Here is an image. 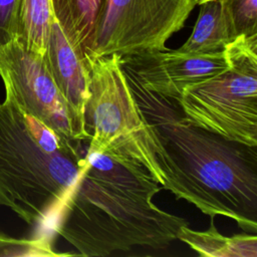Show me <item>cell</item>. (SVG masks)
Wrapping results in <instances>:
<instances>
[{"label":"cell","instance_id":"cell-1","mask_svg":"<svg viewBox=\"0 0 257 257\" xmlns=\"http://www.w3.org/2000/svg\"><path fill=\"white\" fill-rule=\"evenodd\" d=\"M124 72L157 144L163 189L209 217L232 219L243 231L256 233L257 147L193 124L177 99L147 89Z\"/></svg>","mask_w":257,"mask_h":257},{"label":"cell","instance_id":"cell-2","mask_svg":"<svg viewBox=\"0 0 257 257\" xmlns=\"http://www.w3.org/2000/svg\"><path fill=\"white\" fill-rule=\"evenodd\" d=\"M162 189L141 164L87 152L55 230L85 257L167 247L189 223L154 203Z\"/></svg>","mask_w":257,"mask_h":257},{"label":"cell","instance_id":"cell-3","mask_svg":"<svg viewBox=\"0 0 257 257\" xmlns=\"http://www.w3.org/2000/svg\"><path fill=\"white\" fill-rule=\"evenodd\" d=\"M72 144L5 97L0 102V205L29 225L44 223L61 209L83 160Z\"/></svg>","mask_w":257,"mask_h":257},{"label":"cell","instance_id":"cell-4","mask_svg":"<svg viewBox=\"0 0 257 257\" xmlns=\"http://www.w3.org/2000/svg\"><path fill=\"white\" fill-rule=\"evenodd\" d=\"M88 98L84 107L87 152L102 153L141 164L163 187L165 175L158 148L127 81L120 55H85Z\"/></svg>","mask_w":257,"mask_h":257},{"label":"cell","instance_id":"cell-5","mask_svg":"<svg viewBox=\"0 0 257 257\" xmlns=\"http://www.w3.org/2000/svg\"><path fill=\"white\" fill-rule=\"evenodd\" d=\"M229 66L187 85L177 99L195 125L257 147V35H240L224 48Z\"/></svg>","mask_w":257,"mask_h":257},{"label":"cell","instance_id":"cell-6","mask_svg":"<svg viewBox=\"0 0 257 257\" xmlns=\"http://www.w3.org/2000/svg\"><path fill=\"white\" fill-rule=\"evenodd\" d=\"M195 6L194 0H104L87 55L166 50Z\"/></svg>","mask_w":257,"mask_h":257},{"label":"cell","instance_id":"cell-7","mask_svg":"<svg viewBox=\"0 0 257 257\" xmlns=\"http://www.w3.org/2000/svg\"><path fill=\"white\" fill-rule=\"evenodd\" d=\"M0 76L6 97L22 110L70 142L87 141L52 79L43 56L25 49L16 39L0 47Z\"/></svg>","mask_w":257,"mask_h":257},{"label":"cell","instance_id":"cell-8","mask_svg":"<svg viewBox=\"0 0 257 257\" xmlns=\"http://www.w3.org/2000/svg\"><path fill=\"white\" fill-rule=\"evenodd\" d=\"M120 62L147 89L175 99L181 96L187 85L212 77L229 66L224 50L188 54L167 48L120 55Z\"/></svg>","mask_w":257,"mask_h":257},{"label":"cell","instance_id":"cell-9","mask_svg":"<svg viewBox=\"0 0 257 257\" xmlns=\"http://www.w3.org/2000/svg\"><path fill=\"white\" fill-rule=\"evenodd\" d=\"M43 59L79 130L88 142V135L84 128V107L89 93L86 56L83 50L67 36L55 18Z\"/></svg>","mask_w":257,"mask_h":257},{"label":"cell","instance_id":"cell-10","mask_svg":"<svg viewBox=\"0 0 257 257\" xmlns=\"http://www.w3.org/2000/svg\"><path fill=\"white\" fill-rule=\"evenodd\" d=\"M178 239L186 243L200 256L208 257H256L257 237L255 233H242L234 236L222 235L211 217L210 227L196 231L188 225L180 228Z\"/></svg>","mask_w":257,"mask_h":257},{"label":"cell","instance_id":"cell-11","mask_svg":"<svg viewBox=\"0 0 257 257\" xmlns=\"http://www.w3.org/2000/svg\"><path fill=\"white\" fill-rule=\"evenodd\" d=\"M235 38L220 1H208L200 4V12L191 35L177 50L188 54L220 52Z\"/></svg>","mask_w":257,"mask_h":257},{"label":"cell","instance_id":"cell-12","mask_svg":"<svg viewBox=\"0 0 257 257\" xmlns=\"http://www.w3.org/2000/svg\"><path fill=\"white\" fill-rule=\"evenodd\" d=\"M54 18L85 53L89 54L104 0H51Z\"/></svg>","mask_w":257,"mask_h":257},{"label":"cell","instance_id":"cell-13","mask_svg":"<svg viewBox=\"0 0 257 257\" xmlns=\"http://www.w3.org/2000/svg\"><path fill=\"white\" fill-rule=\"evenodd\" d=\"M53 20L51 0H22L16 40L28 51L43 56Z\"/></svg>","mask_w":257,"mask_h":257},{"label":"cell","instance_id":"cell-14","mask_svg":"<svg viewBox=\"0 0 257 257\" xmlns=\"http://www.w3.org/2000/svg\"><path fill=\"white\" fill-rule=\"evenodd\" d=\"M235 34L257 35V0H219Z\"/></svg>","mask_w":257,"mask_h":257},{"label":"cell","instance_id":"cell-15","mask_svg":"<svg viewBox=\"0 0 257 257\" xmlns=\"http://www.w3.org/2000/svg\"><path fill=\"white\" fill-rule=\"evenodd\" d=\"M22 0H0V47L16 39Z\"/></svg>","mask_w":257,"mask_h":257},{"label":"cell","instance_id":"cell-16","mask_svg":"<svg viewBox=\"0 0 257 257\" xmlns=\"http://www.w3.org/2000/svg\"><path fill=\"white\" fill-rule=\"evenodd\" d=\"M18 241V239H15V238H11L7 235H5L4 233L0 232V250L3 249V248H6L14 243H16Z\"/></svg>","mask_w":257,"mask_h":257},{"label":"cell","instance_id":"cell-17","mask_svg":"<svg viewBox=\"0 0 257 257\" xmlns=\"http://www.w3.org/2000/svg\"><path fill=\"white\" fill-rule=\"evenodd\" d=\"M194 1H195L196 5H200V4L204 3V2H208V1H219V0H194Z\"/></svg>","mask_w":257,"mask_h":257}]
</instances>
